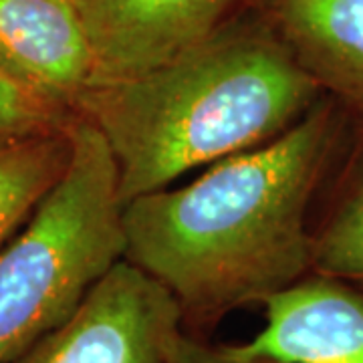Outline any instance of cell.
<instances>
[{"instance_id": "obj_1", "label": "cell", "mask_w": 363, "mask_h": 363, "mask_svg": "<svg viewBox=\"0 0 363 363\" xmlns=\"http://www.w3.org/2000/svg\"><path fill=\"white\" fill-rule=\"evenodd\" d=\"M335 130L333 109L317 105L279 138L210 164L192 184L123 206V259L174 295L184 331L264 303L313 269L305 216Z\"/></svg>"}, {"instance_id": "obj_2", "label": "cell", "mask_w": 363, "mask_h": 363, "mask_svg": "<svg viewBox=\"0 0 363 363\" xmlns=\"http://www.w3.org/2000/svg\"><path fill=\"white\" fill-rule=\"evenodd\" d=\"M277 30L222 25L142 75L87 87L73 113L105 138L123 206L291 130L319 97Z\"/></svg>"}, {"instance_id": "obj_3", "label": "cell", "mask_w": 363, "mask_h": 363, "mask_svg": "<svg viewBox=\"0 0 363 363\" xmlns=\"http://www.w3.org/2000/svg\"><path fill=\"white\" fill-rule=\"evenodd\" d=\"M69 135L65 172L0 247V363L65 323L125 257L116 157L83 117Z\"/></svg>"}, {"instance_id": "obj_4", "label": "cell", "mask_w": 363, "mask_h": 363, "mask_svg": "<svg viewBox=\"0 0 363 363\" xmlns=\"http://www.w3.org/2000/svg\"><path fill=\"white\" fill-rule=\"evenodd\" d=\"M180 329L174 295L123 259L65 323L11 363H166L169 337Z\"/></svg>"}, {"instance_id": "obj_5", "label": "cell", "mask_w": 363, "mask_h": 363, "mask_svg": "<svg viewBox=\"0 0 363 363\" xmlns=\"http://www.w3.org/2000/svg\"><path fill=\"white\" fill-rule=\"evenodd\" d=\"M238 0H77L89 39V87L135 77L210 37Z\"/></svg>"}, {"instance_id": "obj_6", "label": "cell", "mask_w": 363, "mask_h": 363, "mask_svg": "<svg viewBox=\"0 0 363 363\" xmlns=\"http://www.w3.org/2000/svg\"><path fill=\"white\" fill-rule=\"evenodd\" d=\"M259 335L233 345L285 363H363V291L333 277H303L264 303Z\"/></svg>"}, {"instance_id": "obj_7", "label": "cell", "mask_w": 363, "mask_h": 363, "mask_svg": "<svg viewBox=\"0 0 363 363\" xmlns=\"http://www.w3.org/2000/svg\"><path fill=\"white\" fill-rule=\"evenodd\" d=\"M0 67L73 113L93 73L77 0H0Z\"/></svg>"}, {"instance_id": "obj_8", "label": "cell", "mask_w": 363, "mask_h": 363, "mask_svg": "<svg viewBox=\"0 0 363 363\" xmlns=\"http://www.w3.org/2000/svg\"><path fill=\"white\" fill-rule=\"evenodd\" d=\"M274 23L319 87L363 107V0H274Z\"/></svg>"}, {"instance_id": "obj_9", "label": "cell", "mask_w": 363, "mask_h": 363, "mask_svg": "<svg viewBox=\"0 0 363 363\" xmlns=\"http://www.w3.org/2000/svg\"><path fill=\"white\" fill-rule=\"evenodd\" d=\"M69 123L59 130L0 140V247L65 172L71 156Z\"/></svg>"}, {"instance_id": "obj_10", "label": "cell", "mask_w": 363, "mask_h": 363, "mask_svg": "<svg viewBox=\"0 0 363 363\" xmlns=\"http://www.w3.org/2000/svg\"><path fill=\"white\" fill-rule=\"evenodd\" d=\"M313 271L363 285V176L313 238Z\"/></svg>"}, {"instance_id": "obj_11", "label": "cell", "mask_w": 363, "mask_h": 363, "mask_svg": "<svg viewBox=\"0 0 363 363\" xmlns=\"http://www.w3.org/2000/svg\"><path fill=\"white\" fill-rule=\"evenodd\" d=\"M73 117L0 67V140L59 130Z\"/></svg>"}, {"instance_id": "obj_12", "label": "cell", "mask_w": 363, "mask_h": 363, "mask_svg": "<svg viewBox=\"0 0 363 363\" xmlns=\"http://www.w3.org/2000/svg\"><path fill=\"white\" fill-rule=\"evenodd\" d=\"M166 363H285L262 355H242L234 347H214L188 331H176L166 347Z\"/></svg>"}]
</instances>
